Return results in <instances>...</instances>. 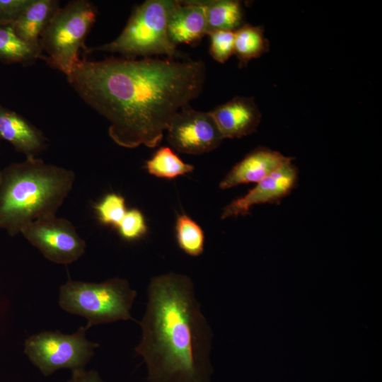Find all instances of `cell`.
Returning a JSON list of instances; mask_svg holds the SVG:
<instances>
[{
  "instance_id": "7",
  "label": "cell",
  "mask_w": 382,
  "mask_h": 382,
  "mask_svg": "<svg viewBox=\"0 0 382 382\" xmlns=\"http://www.w3.org/2000/svg\"><path fill=\"white\" fill-rule=\"evenodd\" d=\"M87 330L82 326L73 334L43 331L33 335L25 341L24 352L45 376L62 369H84L99 347L87 339Z\"/></svg>"
},
{
  "instance_id": "4",
  "label": "cell",
  "mask_w": 382,
  "mask_h": 382,
  "mask_svg": "<svg viewBox=\"0 0 382 382\" xmlns=\"http://www.w3.org/2000/svg\"><path fill=\"white\" fill-rule=\"evenodd\" d=\"M137 292L127 280L112 278L103 282L69 279L59 287V305L65 311L87 320L86 327L134 320L131 314Z\"/></svg>"
},
{
  "instance_id": "21",
  "label": "cell",
  "mask_w": 382,
  "mask_h": 382,
  "mask_svg": "<svg viewBox=\"0 0 382 382\" xmlns=\"http://www.w3.org/2000/svg\"><path fill=\"white\" fill-rule=\"evenodd\" d=\"M94 209L101 224L116 228L127 212L125 198L116 193L106 195Z\"/></svg>"
},
{
  "instance_id": "2",
  "label": "cell",
  "mask_w": 382,
  "mask_h": 382,
  "mask_svg": "<svg viewBox=\"0 0 382 382\" xmlns=\"http://www.w3.org/2000/svg\"><path fill=\"white\" fill-rule=\"evenodd\" d=\"M139 324L135 352L146 364L149 382H210L212 332L188 276L153 277Z\"/></svg>"
},
{
  "instance_id": "5",
  "label": "cell",
  "mask_w": 382,
  "mask_h": 382,
  "mask_svg": "<svg viewBox=\"0 0 382 382\" xmlns=\"http://www.w3.org/2000/svg\"><path fill=\"white\" fill-rule=\"evenodd\" d=\"M171 0H147L138 6L129 21L113 41L86 48V53L109 52L120 53L125 58L151 57L166 55L180 58V52L170 40L167 20Z\"/></svg>"
},
{
  "instance_id": "22",
  "label": "cell",
  "mask_w": 382,
  "mask_h": 382,
  "mask_svg": "<svg viewBox=\"0 0 382 382\" xmlns=\"http://www.w3.org/2000/svg\"><path fill=\"white\" fill-rule=\"evenodd\" d=\"M117 228L120 236L128 241L137 240L147 232L145 218L137 209L127 210Z\"/></svg>"
},
{
  "instance_id": "1",
  "label": "cell",
  "mask_w": 382,
  "mask_h": 382,
  "mask_svg": "<svg viewBox=\"0 0 382 382\" xmlns=\"http://www.w3.org/2000/svg\"><path fill=\"white\" fill-rule=\"evenodd\" d=\"M81 99L109 122L119 146H157L175 115L201 93V60L143 57L80 59L66 76Z\"/></svg>"
},
{
  "instance_id": "10",
  "label": "cell",
  "mask_w": 382,
  "mask_h": 382,
  "mask_svg": "<svg viewBox=\"0 0 382 382\" xmlns=\"http://www.w3.org/2000/svg\"><path fill=\"white\" fill-rule=\"evenodd\" d=\"M298 178V170L292 162L283 166L257 183L246 195L226 205L224 208L221 219L247 215L255 204L281 201L296 188Z\"/></svg>"
},
{
  "instance_id": "6",
  "label": "cell",
  "mask_w": 382,
  "mask_h": 382,
  "mask_svg": "<svg viewBox=\"0 0 382 382\" xmlns=\"http://www.w3.org/2000/svg\"><path fill=\"white\" fill-rule=\"evenodd\" d=\"M94 5L87 0L69 1L55 12L40 37L44 61L67 76L86 49L85 40L96 18Z\"/></svg>"
},
{
  "instance_id": "12",
  "label": "cell",
  "mask_w": 382,
  "mask_h": 382,
  "mask_svg": "<svg viewBox=\"0 0 382 382\" xmlns=\"http://www.w3.org/2000/svg\"><path fill=\"white\" fill-rule=\"evenodd\" d=\"M292 160L293 157L267 147H257L231 169L220 182L219 187L226 190L241 184L257 183Z\"/></svg>"
},
{
  "instance_id": "26",
  "label": "cell",
  "mask_w": 382,
  "mask_h": 382,
  "mask_svg": "<svg viewBox=\"0 0 382 382\" xmlns=\"http://www.w3.org/2000/svg\"><path fill=\"white\" fill-rule=\"evenodd\" d=\"M0 173H1V169H0Z\"/></svg>"
},
{
  "instance_id": "25",
  "label": "cell",
  "mask_w": 382,
  "mask_h": 382,
  "mask_svg": "<svg viewBox=\"0 0 382 382\" xmlns=\"http://www.w3.org/2000/svg\"><path fill=\"white\" fill-rule=\"evenodd\" d=\"M71 372V376L66 382H103L99 374L94 370H86L84 368Z\"/></svg>"
},
{
  "instance_id": "23",
  "label": "cell",
  "mask_w": 382,
  "mask_h": 382,
  "mask_svg": "<svg viewBox=\"0 0 382 382\" xmlns=\"http://www.w3.org/2000/svg\"><path fill=\"white\" fill-rule=\"evenodd\" d=\"M208 35L210 37L209 53L214 60L224 63L234 54V31L218 30Z\"/></svg>"
},
{
  "instance_id": "3",
  "label": "cell",
  "mask_w": 382,
  "mask_h": 382,
  "mask_svg": "<svg viewBox=\"0 0 382 382\" xmlns=\"http://www.w3.org/2000/svg\"><path fill=\"white\" fill-rule=\"evenodd\" d=\"M74 180L72 170L37 157L1 170L0 228L15 236L33 221L55 215Z\"/></svg>"
},
{
  "instance_id": "16",
  "label": "cell",
  "mask_w": 382,
  "mask_h": 382,
  "mask_svg": "<svg viewBox=\"0 0 382 382\" xmlns=\"http://www.w3.org/2000/svg\"><path fill=\"white\" fill-rule=\"evenodd\" d=\"M205 8L206 35L218 30L236 31L245 24L242 4L236 0L201 1Z\"/></svg>"
},
{
  "instance_id": "9",
  "label": "cell",
  "mask_w": 382,
  "mask_h": 382,
  "mask_svg": "<svg viewBox=\"0 0 382 382\" xmlns=\"http://www.w3.org/2000/svg\"><path fill=\"white\" fill-rule=\"evenodd\" d=\"M167 132L173 149L192 155L210 152L224 139L209 112L196 110L190 104L175 115Z\"/></svg>"
},
{
  "instance_id": "24",
  "label": "cell",
  "mask_w": 382,
  "mask_h": 382,
  "mask_svg": "<svg viewBox=\"0 0 382 382\" xmlns=\"http://www.w3.org/2000/svg\"><path fill=\"white\" fill-rule=\"evenodd\" d=\"M33 0H0V25H11Z\"/></svg>"
},
{
  "instance_id": "18",
  "label": "cell",
  "mask_w": 382,
  "mask_h": 382,
  "mask_svg": "<svg viewBox=\"0 0 382 382\" xmlns=\"http://www.w3.org/2000/svg\"><path fill=\"white\" fill-rule=\"evenodd\" d=\"M44 60L42 51L22 41L11 25H0V62L5 64H30Z\"/></svg>"
},
{
  "instance_id": "11",
  "label": "cell",
  "mask_w": 382,
  "mask_h": 382,
  "mask_svg": "<svg viewBox=\"0 0 382 382\" xmlns=\"http://www.w3.org/2000/svg\"><path fill=\"white\" fill-rule=\"evenodd\" d=\"M224 139L241 138L257 130L262 115L253 98L236 96L209 111Z\"/></svg>"
},
{
  "instance_id": "8",
  "label": "cell",
  "mask_w": 382,
  "mask_h": 382,
  "mask_svg": "<svg viewBox=\"0 0 382 382\" xmlns=\"http://www.w3.org/2000/svg\"><path fill=\"white\" fill-rule=\"evenodd\" d=\"M50 261L69 265L85 253L86 244L74 226L55 215L35 220L21 232Z\"/></svg>"
},
{
  "instance_id": "19",
  "label": "cell",
  "mask_w": 382,
  "mask_h": 382,
  "mask_svg": "<svg viewBox=\"0 0 382 382\" xmlns=\"http://www.w3.org/2000/svg\"><path fill=\"white\" fill-rule=\"evenodd\" d=\"M147 172L159 178L172 180L192 172L194 166L185 163L170 147L161 146L146 162Z\"/></svg>"
},
{
  "instance_id": "14",
  "label": "cell",
  "mask_w": 382,
  "mask_h": 382,
  "mask_svg": "<svg viewBox=\"0 0 382 382\" xmlns=\"http://www.w3.org/2000/svg\"><path fill=\"white\" fill-rule=\"evenodd\" d=\"M0 139L9 142L16 151L36 157L47 147L43 133L23 116L0 105Z\"/></svg>"
},
{
  "instance_id": "20",
  "label": "cell",
  "mask_w": 382,
  "mask_h": 382,
  "mask_svg": "<svg viewBox=\"0 0 382 382\" xmlns=\"http://www.w3.org/2000/svg\"><path fill=\"white\" fill-rule=\"evenodd\" d=\"M175 237L179 248L187 255L197 257L204 248V233L201 226L185 214L178 216Z\"/></svg>"
},
{
  "instance_id": "15",
  "label": "cell",
  "mask_w": 382,
  "mask_h": 382,
  "mask_svg": "<svg viewBox=\"0 0 382 382\" xmlns=\"http://www.w3.org/2000/svg\"><path fill=\"white\" fill-rule=\"evenodd\" d=\"M59 7L57 0H33L11 26L22 41L41 50L40 35Z\"/></svg>"
},
{
  "instance_id": "17",
  "label": "cell",
  "mask_w": 382,
  "mask_h": 382,
  "mask_svg": "<svg viewBox=\"0 0 382 382\" xmlns=\"http://www.w3.org/2000/svg\"><path fill=\"white\" fill-rule=\"evenodd\" d=\"M234 34V54L239 60V67L269 52L270 42L262 26L244 24Z\"/></svg>"
},
{
  "instance_id": "13",
  "label": "cell",
  "mask_w": 382,
  "mask_h": 382,
  "mask_svg": "<svg viewBox=\"0 0 382 382\" xmlns=\"http://www.w3.org/2000/svg\"><path fill=\"white\" fill-rule=\"evenodd\" d=\"M206 24L205 8L201 1H173L167 31L174 45L199 41L206 35Z\"/></svg>"
}]
</instances>
